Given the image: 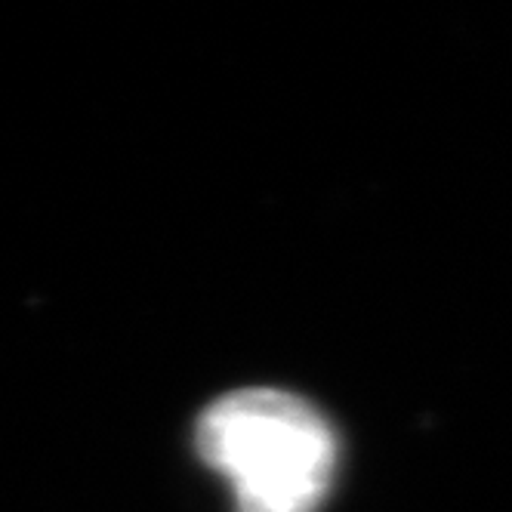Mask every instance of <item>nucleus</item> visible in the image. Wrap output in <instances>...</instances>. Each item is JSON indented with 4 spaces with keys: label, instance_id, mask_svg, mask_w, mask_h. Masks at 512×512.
Masks as SVG:
<instances>
[{
    "label": "nucleus",
    "instance_id": "f257e3e1",
    "mask_svg": "<svg viewBox=\"0 0 512 512\" xmlns=\"http://www.w3.org/2000/svg\"><path fill=\"white\" fill-rule=\"evenodd\" d=\"M201 460L226 475L238 512H318L337 472L327 420L281 389H241L201 414Z\"/></svg>",
    "mask_w": 512,
    "mask_h": 512
}]
</instances>
